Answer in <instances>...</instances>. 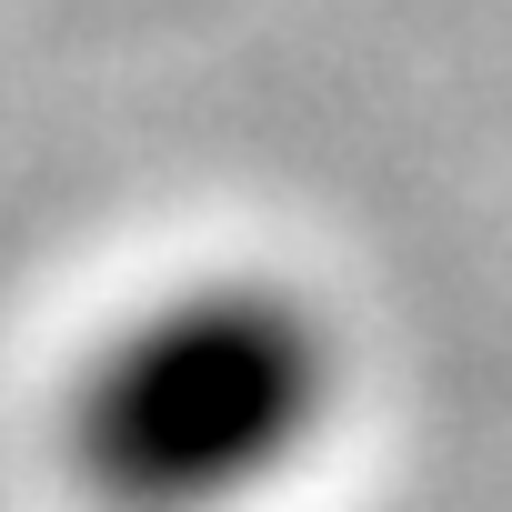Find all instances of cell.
I'll use <instances>...</instances> for the list:
<instances>
[{
	"label": "cell",
	"mask_w": 512,
	"mask_h": 512,
	"mask_svg": "<svg viewBox=\"0 0 512 512\" xmlns=\"http://www.w3.org/2000/svg\"><path fill=\"white\" fill-rule=\"evenodd\" d=\"M342 352L282 282H201L121 322L71 402L61 452L91 512H241L332 422Z\"/></svg>",
	"instance_id": "6da1fadb"
}]
</instances>
